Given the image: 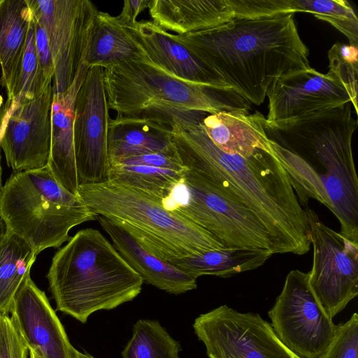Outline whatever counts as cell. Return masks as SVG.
Here are the masks:
<instances>
[{"label":"cell","mask_w":358,"mask_h":358,"mask_svg":"<svg viewBox=\"0 0 358 358\" xmlns=\"http://www.w3.org/2000/svg\"><path fill=\"white\" fill-rule=\"evenodd\" d=\"M350 102L296 119L265 122L273 153L301 206L313 199L339 221V233L358 243V180L352 141L357 122Z\"/></svg>","instance_id":"6da1fadb"},{"label":"cell","mask_w":358,"mask_h":358,"mask_svg":"<svg viewBox=\"0 0 358 358\" xmlns=\"http://www.w3.org/2000/svg\"><path fill=\"white\" fill-rule=\"evenodd\" d=\"M171 134L183 166L203 174L248 208L266 229L277 254L309 251L306 213L273 152L259 150L248 157L224 152L207 136L201 121L177 119Z\"/></svg>","instance_id":"7a4b0ae2"},{"label":"cell","mask_w":358,"mask_h":358,"mask_svg":"<svg viewBox=\"0 0 358 358\" xmlns=\"http://www.w3.org/2000/svg\"><path fill=\"white\" fill-rule=\"evenodd\" d=\"M294 14L233 18L174 39L212 69L250 103L260 105L272 83L294 70L310 69L309 50L299 36Z\"/></svg>","instance_id":"3957f363"},{"label":"cell","mask_w":358,"mask_h":358,"mask_svg":"<svg viewBox=\"0 0 358 358\" xmlns=\"http://www.w3.org/2000/svg\"><path fill=\"white\" fill-rule=\"evenodd\" d=\"M103 83L108 108L117 112V118L172 127L176 119L202 121L208 114L251 109V103L232 89L181 80L148 59L103 69Z\"/></svg>","instance_id":"277c9868"},{"label":"cell","mask_w":358,"mask_h":358,"mask_svg":"<svg viewBox=\"0 0 358 358\" xmlns=\"http://www.w3.org/2000/svg\"><path fill=\"white\" fill-rule=\"evenodd\" d=\"M57 310L85 323L100 310L132 301L142 278L97 229H83L55 254L47 274Z\"/></svg>","instance_id":"5b68a950"},{"label":"cell","mask_w":358,"mask_h":358,"mask_svg":"<svg viewBox=\"0 0 358 358\" xmlns=\"http://www.w3.org/2000/svg\"><path fill=\"white\" fill-rule=\"evenodd\" d=\"M78 196L98 215L117 224L164 261L226 248L188 219L166 210L162 199L111 181L80 185Z\"/></svg>","instance_id":"8992f818"},{"label":"cell","mask_w":358,"mask_h":358,"mask_svg":"<svg viewBox=\"0 0 358 358\" xmlns=\"http://www.w3.org/2000/svg\"><path fill=\"white\" fill-rule=\"evenodd\" d=\"M97 214L55 179L48 166L14 172L0 190V219L6 230L25 241L37 256L59 248L70 230Z\"/></svg>","instance_id":"52a82bcc"},{"label":"cell","mask_w":358,"mask_h":358,"mask_svg":"<svg viewBox=\"0 0 358 358\" xmlns=\"http://www.w3.org/2000/svg\"><path fill=\"white\" fill-rule=\"evenodd\" d=\"M162 203L166 210L208 231L226 248L277 254L275 244L259 219L236 196L198 171L186 168L182 180Z\"/></svg>","instance_id":"ba28073f"},{"label":"cell","mask_w":358,"mask_h":358,"mask_svg":"<svg viewBox=\"0 0 358 358\" xmlns=\"http://www.w3.org/2000/svg\"><path fill=\"white\" fill-rule=\"evenodd\" d=\"M280 340L302 358H321L337 329L317 300L308 282V273L292 270L280 294L268 312Z\"/></svg>","instance_id":"9c48e42d"},{"label":"cell","mask_w":358,"mask_h":358,"mask_svg":"<svg viewBox=\"0 0 358 358\" xmlns=\"http://www.w3.org/2000/svg\"><path fill=\"white\" fill-rule=\"evenodd\" d=\"M313 248L309 285L333 319L358 294V243L325 225L308 205L303 206Z\"/></svg>","instance_id":"30bf717a"},{"label":"cell","mask_w":358,"mask_h":358,"mask_svg":"<svg viewBox=\"0 0 358 358\" xmlns=\"http://www.w3.org/2000/svg\"><path fill=\"white\" fill-rule=\"evenodd\" d=\"M193 328L209 358H302L285 346L258 313L222 305L200 315Z\"/></svg>","instance_id":"8fae6325"},{"label":"cell","mask_w":358,"mask_h":358,"mask_svg":"<svg viewBox=\"0 0 358 358\" xmlns=\"http://www.w3.org/2000/svg\"><path fill=\"white\" fill-rule=\"evenodd\" d=\"M47 32L55 65L53 94L65 92L85 62L94 17L90 0H27Z\"/></svg>","instance_id":"7c38bea8"},{"label":"cell","mask_w":358,"mask_h":358,"mask_svg":"<svg viewBox=\"0 0 358 358\" xmlns=\"http://www.w3.org/2000/svg\"><path fill=\"white\" fill-rule=\"evenodd\" d=\"M110 120L103 68L90 66L78 92L74 109L73 144L79 185L109 179Z\"/></svg>","instance_id":"4fadbf2b"},{"label":"cell","mask_w":358,"mask_h":358,"mask_svg":"<svg viewBox=\"0 0 358 358\" xmlns=\"http://www.w3.org/2000/svg\"><path fill=\"white\" fill-rule=\"evenodd\" d=\"M52 93V85L38 97L8 100L0 114V148L14 172L48 166Z\"/></svg>","instance_id":"5bb4252c"},{"label":"cell","mask_w":358,"mask_h":358,"mask_svg":"<svg viewBox=\"0 0 358 358\" xmlns=\"http://www.w3.org/2000/svg\"><path fill=\"white\" fill-rule=\"evenodd\" d=\"M266 96V122L291 120L350 102L347 92L331 73L324 74L312 67L278 77Z\"/></svg>","instance_id":"9a60e30c"},{"label":"cell","mask_w":358,"mask_h":358,"mask_svg":"<svg viewBox=\"0 0 358 358\" xmlns=\"http://www.w3.org/2000/svg\"><path fill=\"white\" fill-rule=\"evenodd\" d=\"M10 313L29 351L40 358H70L71 344L65 329L30 274L16 292Z\"/></svg>","instance_id":"2e32d148"},{"label":"cell","mask_w":358,"mask_h":358,"mask_svg":"<svg viewBox=\"0 0 358 358\" xmlns=\"http://www.w3.org/2000/svg\"><path fill=\"white\" fill-rule=\"evenodd\" d=\"M147 59L181 80L215 89H231L223 80L173 34L152 21L142 20L124 27Z\"/></svg>","instance_id":"e0dca14e"},{"label":"cell","mask_w":358,"mask_h":358,"mask_svg":"<svg viewBox=\"0 0 358 358\" xmlns=\"http://www.w3.org/2000/svg\"><path fill=\"white\" fill-rule=\"evenodd\" d=\"M84 62L70 85L64 92L52 93L51 109V141L48 167L66 189L78 196V178L74 144L73 121L76 99L87 73Z\"/></svg>","instance_id":"ac0fdd59"},{"label":"cell","mask_w":358,"mask_h":358,"mask_svg":"<svg viewBox=\"0 0 358 358\" xmlns=\"http://www.w3.org/2000/svg\"><path fill=\"white\" fill-rule=\"evenodd\" d=\"M96 220L115 249L144 282L173 294L196 289V279L146 250L122 227L101 215H97Z\"/></svg>","instance_id":"d6986e66"},{"label":"cell","mask_w":358,"mask_h":358,"mask_svg":"<svg viewBox=\"0 0 358 358\" xmlns=\"http://www.w3.org/2000/svg\"><path fill=\"white\" fill-rule=\"evenodd\" d=\"M265 122L266 117L259 111L220 112L208 114L201 121L207 136L220 150L243 157L259 150L272 152Z\"/></svg>","instance_id":"ffe728a7"},{"label":"cell","mask_w":358,"mask_h":358,"mask_svg":"<svg viewBox=\"0 0 358 358\" xmlns=\"http://www.w3.org/2000/svg\"><path fill=\"white\" fill-rule=\"evenodd\" d=\"M148 8L155 24L178 34L212 28L234 17L228 0H150Z\"/></svg>","instance_id":"44dd1931"},{"label":"cell","mask_w":358,"mask_h":358,"mask_svg":"<svg viewBox=\"0 0 358 358\" xmlns=\"http://www.w3.org/2000/svg\"><path fill=\"white\" fill-rule=\"evenodd\" d=\"M172 127L129 118L110 119L108 148L110 165L122 159L150 153H176Z\"/></svg>","instance_id":"7402d4cb"},{"label":"cell","mask_w":358,"mask_h":358,"mask_svg":"<svg viewBox=\"0 0 358 358\" xmlns=\"http://www.w3.org/2000/svg\"><path fill=\"white\" fill-rule=\"evenodd\" d=\"M31 19L27 0H0V66L8 100L20 73Z\"/></svg>","instance_id":"603a6c76"},{"label":"cell","mask_w":358,"mask_h":358,"mask_svg":"<svg viewBox=\"0 0 358 358\" xmlns=\"http://www.w3.org/2000/svg\"><path fill=\"white\" fill-rule=\"evenodd\" d=\"M145 59L147 57L142 49L115 17L98 11L85 59L87 66L105 69L124 61Z\"/></svg>","instance_id":"cb8c5ba5"},{"label":"cell","mask_w":358,"mask_h":358,"mask_svg":"<svg viewBox=\"0 0 358 358\" xmlns=\"http://www.w3.org/2000/svg\"><path fill=\"white\" fill-rule=\"evenodd\" d=\"M271 256L267 250L222 248L168 262L195 279L205 275L228 278L260 267Z\"/></svg>","instance_id":"d4e9b609"},{"label":"cell","mask_w":358,"mask_h":358,"mask_svg":"<svg viewBox=\"0 0 358 358\" xmlns=\"http://www.w3.org/2000/svg\"><path fill=\"white\" fill-rule=\"evenodd\" d=\"M36 258L25 241L6 230L0 239V313L10 314L14 296Z\"/></svg>","instance_id":"484cf974"},{"label":"cell","mask_w":358,"mask_h":358,"mask_svg":"<svg viewBox=\"0 0 358 358\" xmlns=\"http://www.w3.org/2000/svg\"><path fill=\"white\" fill-rule=\"evenodd\" d=\"M185 170L177 171L148 166L115 164L110 166L108 180L162 200L182 180Z\"/></svg>","instance_id":"4316f807"},{"label":"cell","mask_w":358,"mask_h":358,"mask_svg":"<svg viewBox=\"0 0 358 358\" xmlns=\"http://www.w3.org/2000/svg\"><path fill=\"white\" fill-rule=\"evenodd\" d=\"M180 344L157 320H139L122 352V358H179Z\"/></svg>","instance_id":"83f0119b"},{"label":"cell","mask_w":358,"mask_h":358,"mask_svg":"<svg viewBox=\"0 0 358 358\" xmlns=\"http://www.w3.org/2000/svg\"><path fill=\"white\" fill-rule=\"evenodd\" d=\"M294 13H308L330 23L343 34L350 45H358V19L348 1L345 0H292Z\"/></svg>","instance_id":"f1b7e54d"},{"label":"cell","mask_w":358,"mask_h":358,"mask_svg":"<svg viewBox=\"0 0 358 358\" xmlns=\"http://www.w3.org/2000/svg\"><path fill=\"white\" fill-rule=\"evenodd\" d=\"M52 85V83L48 82L45 79L38 59L35 43V25L31 13V19L20 73L13 90L12 98L9 100L15 97L27 99L38 97L43 94Z\"/></svg>","instance_id":"f546056e"},{"label":"cell","mask_w":358,"mask_h":358,"mask_svg":"<svg viewBox=\"0 0 358 358\" xmlns=\"http://www.w3.org/2000/svg\"><path fill=\"white\" fill-rule=\"evenodd\" d=\"M329 72L347 92L350 103L357 113V74L358 62L345 59L341 54L338 43H334L328 52Z\"/></svg>","instance_id":"4dcf8cb0"},{"label":"cell","mask_w":358,"mask_h":358,"mask_svg":"<svg viewBox=\"0 0 358 358\" xmlns=\"http://www.w3.org/2000/svg\"><path fill=\"white\" fill-rule=\"evenodd\" d=\"M321 358H358V315L337 325L335 337Z\"/></svg>","instance_id":"1f68e13d"},{"label":"cell","mask_w":358,"mask_h":358,"mask_svg":"<svg viewBox=\"0 0 358 358\" xmlns=\"http://www.w3.org/2000/svg\"><path fill=\"white\" fill-rule=\"evenodd\" d=\"M28 346L9 315L0 313V358H27Z\"/></svg>","instance_id":"d6a6232c"},{"label":"cell","mask_w":358,"mask_h":358,"mask_svg":"<svg viewBox=\"0 0 358 358\" xmlns=\"http://www.w3.org/2000/svg\"><path fill=\"white\" fill-rule=\"evenodd\" d=\"M116 164L148 166L177 171L185 169L176 152L145 154L122 159Z\"/></svg>","instance_id":"836d02e7"},{"label":"cell","mask_w":358,"mask_h":358,"mask_svg":"<svg viewBox=\"0 0 358 358\" xmlns=\"http://www.w3.org/2000/svg\"><path fill=\"white\" fill-rule=\"evenodd\" d=\"M32 16L35 25L36 50L39 64L45 79L48 82L52 83L55 74V65L48 36L45 29L36 20L33 14Z\"/></svg>","instance_id":"e575fe53"},{"label":"cell","mask_w":358,"mask_h":358,"mask_svg":"<svg viewBox=\"0 0 358 358\" xmlns=\"http://www.w3.org/2000/svg\"><path fill=\"white\" fill-rule=\"evenodd\" d=\"M149 1L150 0L124 1L121 13L115 17L117 22L122 27L135 24L139 13L148 8Z\"/></svg>","instance_id":"d590c367"},{"label":"cell","mask_w":358,"mask_h":358,"mask_svg":"<svg viewBox=\"0 0 358 358\" xmlns=\"http://www.w3.org/2000/svg\"><path fill=\"white\" fill-rule=\"evenodd\" d=\"M69 355L70 358H94L92 356L88 354L82 353L78 351L72 345L71 346L69 350Z\"/></svg>","instance_id":"8d00e7d4"},{"label":"cell","mask_w":358,"mask_h":358,"mask_svg":"<svg viewBox=\"0 0 358 358\" xmlns=\"http://www.w3.org/2000/svg\"><path fill=\"white\" fill-rule=\"evenodd\" d=\"M6 232V227L3 221L0 219V239Z\"/></svg>","instance_id":"74e56055"},{"label":"cell","mask_w":358,"mask_h":358,"mask_svg":"<svg viewBox=\"0 0 358 358\" xmlns=\"http://www.w3.org/2000/svg\"><path fill=\"white\" fill-rule=\"evenodd\" d=\"M29 352L30 358H40L38 356H37L33 352L29 351Z\"/></svg>","instance_id":"f35d334b"},{"label":"cell","mask_w":358,"mask_h":358,"mask_svg":"<svg viewBox=\"0 0 358 358\" xmlns=\"http://www.w3.org/2000/svg\"><path fill=\"white\" fill-rule=\"evenodd\" d=\"M1 187H2V185H1V164H0V190H1Z\"/></svg>","instance_id":"ab89813d"}]
</instances>
